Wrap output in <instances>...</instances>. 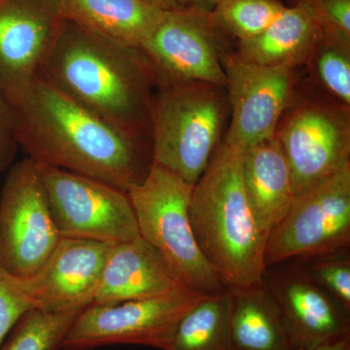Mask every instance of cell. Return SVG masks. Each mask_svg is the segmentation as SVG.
Masks as SVG:
<instances>
[{
    "label": "cell",
    "instance_id": "cell-6",
    "mask_svg": "<svg viewBox=\"0 0 350 350\" xmlns=\"http://www.w3.org/2000/svg\"><path fill=\"white\" fill-rule=\"evenodd\" d=\"M38 167L62 238L120 243L140 237L125 191L85 175Z\"/></svg>",
    "mask_w": 350,
    "mask_h": 350
},
{
    "label": "cell",
    "instance_id": "cell-3",
    "mask_svg": "<svg viewBox=\"0 0 350 350\" xmlns=\"http://www.w3.org/2000/svg\"><path fill=\"white\" fill-rule=\"evenodd\" d=\"M243 151L223 144L193 187L190 219L202 254L226 288L264 282L268 237L244 188Z\"/></svg>",
    "mask_w": 350,
    "mask_h": 350
},
{
    "label": "cell",
    "instance_id": "cell-11",
    "mask_svg": "<svg viewBox=\"0 0 350 350\" xmlns=\"http://www.w3.org/2000/svg\"><path fill=\"white\" fill-rule=\"evenodd\" d=\"M231 124L224 144L245 151L276 137L293 93V68L224 57Z\"/></svg>",
    "mask_w": 350,
    "mask_h": 350
},
{
    "label": "cell",
    "instance_id": "cell-21",
    "mask_svg": "<svg viewBox=\"0 0 350 350\" xmlns=\"http://www.w3.org/2000/svg\"><path fill=\"white\" fill-rule=\"evenodd\" d=\"M230 312L228 288L206 295L181 320L167 350H232Z\"/></svg>",
    "mask_w": 350,
    "mask_h": 350
},
{
    "label": "cell",
    "instance_id": "cell-17",
    "mask_svg": "<svg viewBox=\"0 0 350 350\" xmlns=\"http://www.w3.org/2000/svg\"><path fill=\"white\" fill-rule=\"evenodd\" d=\"M241 172L253 213L269 239L296 198L291 170L278 138L243 151Z\"/></svg>",
    "mask_w": 350,
    "mask_h": 350
},
{
    "label": "cell",
    "instance_id": "cell-27",
    "mask_svg": "<svg viewBox=\"0 0 350 350\" xmlns=\"http://www.w3.org/2000/svg\"><path fill=\"white\" fill-rule=\"evenodd\" d=\"M312 9L321 29L350 38V0H304Z\"/></svg>",
    "mask_w": 350,
    "mask_h": 350
},
{
    "label": "cell",
    "instance_id": "cell-9",
    "mask_svg": "<svg viewBox=\"0 0 350 350\" xmlns=\"http://www.w3.org/2000/svg\"><path fill=\"white\" fill-rule=\"evenodd\" d=\"M350 241V167L304 191L269 234L266 264L296 257H323Z\"/></svg>",
    "mask_w": 350,
    "mask_h": 350
},
{
    "label": "cell",
    "instance_id": "cell-14",
    "mask_svg": "<svg viewBox=\"0 0 350 350\" xmlns=\"http://www.w3.org/2000/svg\"><path fill=\"white\" fill-rule=\"evenodd\" d=\"M64 21L59 0H0V88L8 101L36 79Z\"/></svg>",
    "mask_w": 350,
    "mask_h": 350
},
{
    "label": "cell",
    "instance_id": "cell-30",
    "mask_svg": "<svg viewBox=\"0 0 350 350\" xmlns=\"http://www.w3.org/2000/svg\"><path fill=\"white\" fill-rule=\"evenodd\" d=\"M312 350H350V335L319 345Z\"/></svg>",
    "mask_w": 350,
    "mask_h": 350
},
{
    "label": "cell",
    "instance_id": "cell-10",
    "mask_svg": "<svg viewBox=\"0 0 350 350\" xmlns=\"http://www.w3.org/2000/svg\"><path fill=\"white\" fill-rule=\"evenodd\" d=\"M296 196L350 167V108L304 100L276 131Z\"/></svg>",
    "mask_w": 350,
    "mask_h": 350
},
{
    "label": "cell",
    "instance_id": "cell-19",
    "mask_svg": "<svg viewBox=\"0 0 350 350\" xmlns=\"http://www.w3.org/2000/svg\"><path fill=\"white\" fill-rule=\"evenodd\" d=\"M59 5L64 20L139 48L167 12L144 0H59Z\"/></svg>",
    "mask_w": 350,
    "mask_h": 350
},
{
    "label": "cell",
    "instance_id": "cell-25",
    "mask_svg": "<svg viewBox=\"0 0 350 350\" xmlns=\"http://www.w3.org/2000/svg\"><path fill=\"white\" fill-rule=\"evenodd\" d=\"M310 278L350 312V261L347 257H319L310 266Z\"/></svg>",
    "mask_w": 350,
    "mask_h": 350
},
{
    "label": "cell",
    "instance_id": "cell-28",
    "mask_svg": "<svg viewBox=\"0 0 350 350\" xmlns=\"http://www.w3.org/2000/svg\"><path fill=\"white\" fill-rule=\"evenodd\" d=\"M18 148L14 135L12 108L0 88V172L12 165Z\"/></svg>",
    "mask_w": 350,
    "mask_h": 350
},
{
    "label": "cell",
    "instance_id": "cell-1",
    "mask_svg": "<svg viewBox=\"0 0 350 350\" xmlns=\"http://www.w3.org/2000/svg\"><path fill=\"white\" fill-rule=\"evenodd\" d=\"M18 147L36 165L128 192L152 165L146 142L119 130L36 77L9 100Z\"/></svg>",
    "mask_w": 350,
    "mask_h": 350
},
{
    "label": "cell",
    "instance_id": "cell-13",
    "mask_svg": "<svg viewBox=\"0 0 350 350\" xmlns=\"http://www.w3.org/2000/svg\"><path fill=\"white\" fill-rule=\"evenodd\" d=\"M112 244L62 238L34 275H15L23 298L31 310L48 312L91 305Z\"/></svg>",
    "mask_w": 350,
    "mask_h": 350
},
{
    "label": "cell",
    "instance_id": "cell-23",
    "mask_svg": "<svg viewBox=\"0 0 350 350\" xmlns=\"http://www.w3.org/2000/svg\"><path fill=\"white\" fill-rule=\"evenodd\" d=\"M306 64L336 103L350 107V38L322 29Z\"/></svg>",
    "mask_w": 350,
    "mask_h": 350
},
{
    "label": "cell",
    "instance_id": "cell-32",
    "mask_svg": "<svg viewBox=\"0 0 350 350\" xmlns=\"http://www.w3.org/2000/svg\"><path fill=\"white\" fill-rule=\"evenodd\" d=\"M295 350H303V349H295Z\"/></svg>",
    "mask_w": 350,
    "mask_h": 350
},
{
    "label": "cell",
    "instance_id": "cell-18",
    "mask_svg": "<svg viewBox=\"0 0 350 350\" xmlns=\"http://www.w3.org/2000/svg\"><path fill=\"white\" fill-rule=\"evenodd\" d=\"M322 29L310 6L304 0L285 7L278 19L256 38L239 42L244 61L267 66L293 68L306 64Z\"/></svg>",
    "mask_w": 350,
    "mask_h": 350
},
{
    "label": "cell",
    "instance_id": "cell-15",
    "mask_svg": "<svg viewBox=\"0 0 350 350\" xmlns=\"http://www.w3.org/2000/svg\"><path fill=\"white\" fill-rule=\"evenodd\" d=\"M142 237L112 244L93 304L167 298L191 293Z\"/></svg>",
    "mask_w": 350,
    "mask_h": 350
},
{
    "label": "cell",
    "instance_id": "cell-8",
    "mask_svg": "<svg viewBox=\"0 0 350 350\" xmlns=\"http://www.w3.org/2000/svg\"><path fill=\"white\" fill-rule=\"evenodd\" d=\"M204 296L191 292L110 305L91 304L73 322L59 350H92L114 345L167 350L181 320Z\"/></svg>",
    "mask_w": 350,
    "mask_h": 350
},
{
    "label": "cell",
    "instance_id": "cell-26",
    "mask_svg": "<svg viewBox=\"0 0 350 350\" xmlns=\"http://www.w3.org/2000/svg\"><path fill=\"white\" fill-rule=\"evenodd\" d=\"M31 310L21 294L16 276L0 267V347L21 317Z\"/></svg>",
    "mask_w": 350,
    "mask_h": 350
},
{
    "label": "cell",
    "instance_id": "cell-5",
    "mask_svg": "<svg viewBox=\"0 0 350 350\" xmlns=\"http://www.w3.org/2000/svg\"><path fill=\"white\" fill-rule=\"evenodd\" d=\"M194 186L152 163L144 180L126 192L139 234L174 275L193 291L215 294L225 289L196 239L190 219Z\"/></svg>",
    "mask_w": 350,
    "mask_h": 350
},
{
    "label": "cell",
    "instance_id": "cell-20",
    "mask_svg": "<svg viewBox=\"0 0 350 350\" xmlns=\"http://www.w3.org/2000/svg\"><path fill=\"white\" fill-rule=\"evenodd\" d=\"M228 289L232 350H295L278 306L264 282Z\"/></svg>",
    "mask_w": 350,
    "mask_h": 350
},
{
    "label": "cell",
    "instance_id": "cell-22",
    "mask_svg": "<svg viewBox=\"0 0 350 350\" xmlns=\"http://www.w3.org/2000/svg\"><path fill=\"white\" fill-rule=\"evenodd\" d=\"M85 308L25 312L0 350H59L73 322Z\"/></svg>",
    "mask_w": 350,
    "mask_h": 350
},
{
    "label": "cell",
    "instance_id": "cell-31",
    "mask_svg": "<svg viewBox=\"0 0 350 350\" xmlns=\"http://www.w3.org/2000/svg\"><path fill=\"white\" fill-rule=\"evenodd\" d=\"M144 1L163 11L174 10L181 7L177 3L176 0H144Z\"/></svg>",
    "mask_w": 350,
    "mask_h": 350
},
{
    "label": "cell",
    "instance_id": "cell-24",
    "mask_svg": "<svg viewBox=\"0 0 350 350\" xmlns=\"http://www.w3.org/2000/svg\"><path fill=\"white\" fill-rule=\"evenodd\" d=\"M284 9L278 0H221L208 14L216 29L241 42L266 31Z\"/></svg>",
    "mask_w": 350,
    "mask_h": 350
},
{
    "label": "cell",
    "instance_id": "cell-29",
    "mask_svg": "<svg viewBox=\"0 0 350 350\" xmlns=\"http://www.w3.org/2000/svg\"><path fill=\"white\" fill-rule=\"evenodd\" d=\"M176 1L182 7H191V8L211 12L221 0H176Z\"/></svg>",
    "mask_w": 350,
    "mask_h": 350
},
{
    "label": "cell",
    "instance_id": "cell-16",
    "mask_svg": "<svg viewBox=\"0 0 350 350\" xmlns=\"http://www.w3.org/2000/svg\"><path fill=\"white\" fill-rule=\"evenodd\" d=\"M269 291L295 349L312 350L350 335L349 312L310 275L290 276Z\"/></svg>",
    "mask_w": 350,
    "mask_h": 350
},
{
    "label": "cell",
    "instance_id": "cell-4",
    "mask_svg": "<svg viewBox=\"0 0 350 350\" xmlns=\"http://www.w3.org/2000/svg\"><path fill=\"white\" fill-rule=\"evenodd\" d=\"M224 88L159 83L151 105L152 163L194 186L213 158L228 113Z\"/></svg>",
    "mask_w": 350,
    "mask_h": 350
},
{
    "label": "cell",
    "instance_id": "cell-2",
    "mask_svg": "<svg viewBox=\"0 0 350 350\" xmlns=\"http://www.w3.org/2000/svg\"><path fill=\"white\" fill-rule=\"evenodd\" d=\"M36 77L124 133L150 142L158 76L139 47L64 20Z\"/></svg>",
    "mask_w": 350,
    "mask_h": 350
},
{
    "label": "cell",
    "instance_id": "cell-7",
    "mask_svg": "<svg viewBox=\"0 0 350 350\" xmlns=\"http://www.w3.org/2000/svg\"><path fill=\"white\" fill-rule=\"evenodd\" d=\"M0 192V267L29 278L61 241L38 165L29 158L9 167Z\"/></svg>",
    "mask_w": 350,
    "mask_h": 350
},
{
    "label": "cell",
    "instance_id": "cell-12",
    "mask_svg": "<svg viewBox=\"0 0 350 350\" xmlns=\"http://www.w3.org/2000/svg\"><path fill=\"white\" fill-rule=\"evenodd\" d=\"M208 12L179 7L167 11L142 46L159 83L200 82L226 87L222 43Z\"/></svg>",
    "mask_w": 350,
    "mask_h": 350
}]
</instances>
